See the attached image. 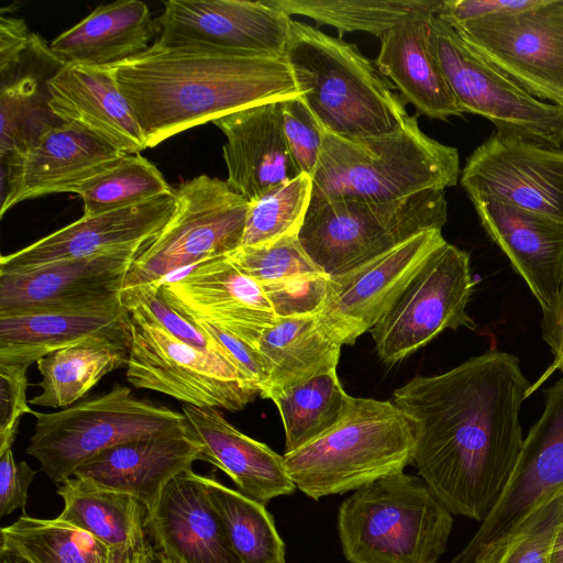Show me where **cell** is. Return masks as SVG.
<instances>
[{"label":"cell","instance_id":"54","mask_svg":"<svg viewBox=\"0 0 563 563\" xmlns=\"http://www.w3.org/2000/svg\"><path fill=\"white\" fill-rule=\"evenodd\" d=\"M132 563H154L153 547H150L143 554L137 556Z\"/></svg>","mask_w":563,"mask_h":563},{"label":"cell","instance_id":"10","mask_svg":"<svg viewBox=\"0 0 563 563\" xmlns=\"http://www.w3.org/2000/svg\"><path fill=\"white\" fill-rule=\"evenodd\" d=\"M429 27L432 52L463 113L487 119L499 134L562 148L563 106L529 95L435 14Z\"/></svg>","mask_w":563,"mask_h":563},{"label":"cell","instance_id":"6","mask_svg":"<svg viewBox=\"0 0 563 563\" xmlns=\"http://www.w3.org/2000/svg\"><path fill=\"white\" fill-rule=\"evenodd\" d=\"M453 522L426 482L404 471L354 490L338 512L350 563H438Z\"/></svg>","mask_w":563,"mask_h":563},{"label":"cell","instance_id":"4","mask_svg":"<svg viewBox=\"0 0 563 563\" xmlns=\"http://www.w3.org/2000/svg\"><path fill=\"white\" fill-rule=\"evenodd\" d=\"M459 151L424 134L417 115L388 135L346 140L324 134L311 202H389L457 184ZM310 202V203H311Z\"/></svg>","mask_w":563,"mask_h":563},{"label":"cell","instance_id":"25","mask_svg":"<svg viewBox=\"0 0 563 563\" xmlns=\"http://www.w3.org/2000/svg\"><path fill=\"white\" fill-rule=\"evenodd\" d=\"M47 88L51 111L62 122L86 129L124 154L147 148L111 66L65 64Z\"/></svg>","mask_w":563,"mask_h":563},{"label":"cell","instance_id":"20","mask_svg":"<svg viewBox=\"0 0 563 563\" xmlns=\"http://www.w3.org/2000/svg\"><path fill=\"white\" fill-rule=\"evenodd\" d=\"M159 289L185 316L217 324L249 344L277 320L263 287L228 256L192 265L169 277Z\"/></svg>","mask_w":563,"mask_h":563},{"label":"cell","instance_id":"21","mask_svg":"<svg viewBox=\"0 0 563 563\" xmlns=\"http://www.w3.org/2000/svg\"><path fill=\"white\" fill-rule=\"evenodd\" d=\"M176 207L175 192L79 220L23 247L2 255L0 274L37 268L133 245H146L164 228Z\"/></svg>","mask_w":563,"mask_h":563},{"label":"cell","instance_id":"23","mask_svg":"<svg viewBox=\"0 0 563 563\" xmlns=\"http://www.w3.org/2000/svg\"><path fill=\"white\" fill-rule=\"evenodd\" d=\"M224 134L230 187L253 202L300 174L283 129L282 100L235 111L212 122Z\"/></svg>","mask_w":563,"mask_h":563},{"label":"cell","instance_id":"30","mask_svg":"<svg viewBox=\"0 0 563 563\" xmlns=\"http://www.w3.org/2000/svg\"><path fill=\"white\" fill-rule=\"evenodd\" d=\"M65 65L32 33L18 62L0 71V159L18 153L60 124L48 106V80Z\"/></svg>","mask_w":563,"mask_h":563},{"label":"cell","instance_id":"17","mask_svg":"<svg viewBox=\"0 0 563 563\" xmlns=\"http://www.w3.org/2000/svg\"><path fill=\"white\" fill-rule=\"evenodd\" d=\"M460 181L483 197L563 223V148L493 133L467 157Z\"/></svg>","mask_w":563,"mask_h":563},{"label":"cell","instance_id":"1","mask_svg":"<svg viewBox=\"0 0 563 563\" xmlns=\"http://www.w3.org/2000/svg\"><path fill=\"white\" fill-rule=\"evenodd\" d=\"M529 388L519 360L492 351L394 391L412 426V463L453 515L482 522L497 504L522 446Z\"/></svg>","mask_w":563,"mask_h":563},{"label":"cell","instance_id":"33","mask_svg":"<svg viewBox=\"0 0 563 563\" xmlns=\"http://www.w3.org/2000/svg\"><path fill=\"white\" fill-rule=\"evenodd\" d=\"M262 355L268 375L262 398L338 367L341 344L316 316L277 318L250 343Z\"/></svg>","mask_w":563,"mask_h":563},{"label":"cell","instance_id":"18","mask_svg":"<svg viewBox=\"0 0 563 563\" xmlns=\"http://www.w3.org/2000/svg\"><path fill=\"white\" fill-rule=\"evenodd\" d=\"M291 18L265 0H168L155 42L235 55L285 57Z\"/></svg>","mask_w":563,"mask_h":563},{"label":"cell","instance_id":"49","mask_svg":"<svg viewBox=\"0 0 563 563\" xmlns=\"http://www.w3.org/2000/svg\"><path fill=\"white\" fill-rule=\"evenodd\" d=\"M540 0H441L435 13L450 25L485 18L488 15L515 12L536 5Z\"/></svg>","mask_w":563,"mask_h":563},{"label":"cell","instance_id":"48","mask_svg":"<svg viewBox=\"0 0 563 563\" xmlns=\"http://www.w3.org/2000/svg\"><path fill=\"white\" fill-rule=\"evenodd\" d=\"M35 474L25 461L15 462L11 449L0 453V517L25 509Z\"/></svg>","mask_w":563,"mask_h":563},{"label":"cell","instance_id":"40","mask_svg":"<svg viewBox=\"0 0 563 563\" xmlns=\"http://www.w3.org/2000/svg\"><path fill=\"white\" fill-rule=\"evenodd\" d=\"M312 178L300 174L250 202L241 246H258L298 235L308 213Z\"/></svg>","mask_w":563,"mask_h":563},{"label":"cell","instance_id":"8","mask_svg":"<svg viewBox=\"0 0 563 563\" xmlns=\"http://www.w3.org/2000/svg\"><path fill=\"white\" fill-rule=\"evenodd\" d=\"M448 219L445 189L389 202L339 199L311 202L298 239L328 276L349 273Z\"/></svg>","mask_w":563,"mask_h":563},{"label":"cell","instance_id":"31","mask_svg":"<svg viewBox=\"0 0 563 563\" xmlns=\"http://www.w3.org/2000/svg\"><path fill=\"white\" fill-rule=\"evenodd\" d=\"M157 26L146 3L118 0L97 7L49 47L65 64L110 66L146 51Z\"/></svg>","mask_w":563,"mask_h":563},{"label":"cell","instance_id":"13","mask_svg":"<svg viewBox=\"0 0 563 563\" xmlns=\"http://www.w3.org/2000/svg\"><path fill=\"white\" fill-rule=\"evenodd\" d=\"M451 26L529 95L563 106V0Z\"/></svg>","mask_w":563,"mask_h":563},{"label":"cell","instance_id":"16","mask_svg":"<svg viewBox=\"0 0 563 563\" xmlns=\"http://www.w3.org/2000/svg\"><path fill=\"white\" fill-rule=\"evenodd\" d=\"M144 246L111 249L25 272L0 274V316L120 306L125 275Z\"/></svg>","mask_w":563,"mask_h":563},{"label":"cell","instance_id":"38","mask_svg":"<svg viewBox=\"0 0 563 563\" xmlns=\"http://www.w3.org/2000/svg\"><path fill=\"white\" fill-rule=\"evenodd\" d=\"M201 479L241 563H287L285 543L264 504L214 477Z\"/></svg>","mask_w":563,"mask_h":563},{"label":"cell","instance_id":"41","mask_svg":"<svg viewBox=\"0 0 563 563\" xmlns=\"http://www.w3.org/2000/svg\"><path fill=\"white\" fill-rule=\"evenodd\" d=\"M228 257L262 286L299 276L324 274L305 252L298 235L265 245L241 246Z\"/></svg>","mask_w":563,"mask_h":563},{"label":"cell","instance_id":"27","mask_svg":"<svg viewBox=\"0 0 563 563\" xmlns=\"http://www.w3.org/2000/svg\"><path fill=\"white\" fill-rule=\"evenodd\" d=\"M200 445L189 434L137 439L108 448L73 476L135 497L147 511L165 485L200 460Z\"/></svg>","mask_w":563,"mask_h":563},{"label":"cell","instance_id":"12","mask_svg":"<svg viewBox=\"0 0 563 563\" xmlns=\"http://www.w3.org/2000/svg\"><path fill=\"white\" fill-rule=\"evenodd\" d=\"M474 286L468 253L449 242L439 247L371 329L380 361L395 365L446 329L474 330L466 310Z\"/></svg>","mask_w":563,"mask_h":563},{"label":"cell","instance_id":"22","mask_svg":"<svg viewBox=\"0 0 563 563\" xmlns=\"http://www.w3.org/2000/svg\"><path fill=\"white\" fill-rule=\"evenodd\" d=\"M145 528L153 549L172 563H241L201 475L192 468L165 485L146 511Z\"/></svg>","mask_w":563,"mask_h":563},{"label":"cell","instance_id":"52","mask_svg":"<svg viewBox=\"0 0 563 563\" xmlns=\"http://www.w3.org/2000/svg\"><path fill=\"white\" fill-rule=\"evenodd\" d=\"M549 563H563V526L554 540Z\"/></svg>","mask_w":563,"mask_h":563},{"label":"cell","instance_id":"44","mask_svg":"<svg viewBox=\"0 0 563 563\" xmlns=\"http://www.w3.org/2000/svg\"><path fill=\"white\" fill-rule=\"evenodd\" d=\"M283 129L290 154L301 173L313 177L325 131L302 98L282 100Z\"/></svg>","mask_w":563,"mask_h":563},{"label":"cell","instance_id":"37","mask_svg":"<svg viewBox=\"0 0 563 563\" xmlns=\"http://www.w3.org/2000/svg\"><path fill=\"white\" fill-rule=\"evenodd\" d=\"M285 432V453L316 440L343 417L351 396L343 389L336 368L274 393Z\"/></svg>","mask_w":563,"mask_h":563},{"label":"cell","instance_id":"36","mask_svg":"<svg viewBox=\"0 0 563 563\" xmlns=\"http://www.w3.org/2000/svg\"><path fill=\"white\" fill-rule=\"evenodd\" d=\"M287 15H302L319 25L382 37L397 24L421 14H435L441 0H265Z\"/></svg>","mask_w":563,"mask_h":563},{"label":"cell","instance_id":"2","mask_svg":"<svg viewBox=\"0 0 563 563\" xmlns=\"http://www.w3.org/2000/svg\"><path fill=\"white\" fill-rule=\"evenodd\" d=\"M110 66L147 147L235 111L301 96L286 57L154 43Z\"/></svg>","mask_w":563,"mask_h":563},{"label":"cell","instance_id":"32","mask_svg":"<svg viewBox=\"0 0 563 563\" xmlns=\"http://www.w3.org/2000/svg\"><path fill=\"white\" fill-rule=\"evenodd\" d=\"M56 486L64 501L58 518L92 534L125 563L151 547L145 538L146 510L135 497L76 476Z\"/></svg>","mask_w":563,"mask_h":563},{"label":"cell","instance_id":"55","mask_svg":"<svg viewBox=\"0 0 563 563\" xmlns=\"http://www.w3.org/2000/svg\"><path fill=\"white\" fill-rule=\"evenodd\" d=\"M153 562L154 563H172L166 556L153 549Z\"/></svg>","mask_w":563,"mask_h":563},{"label":"cell","instance_id":"7","mask_svg":"<svg viewBox=\"0 0 563 563\" xmlns=\"http://www.w3.org/2000/svg\"><path fill=\"white\" fill-rule=\"evenodd\" d=\"M26 453L58 485L101 451L137 439L189 434L183 412L136 397L122 385L54 412L34 411Z\"/></svg>","mask_w":563,"mask_h":563},{"label":"cell","instance_id":"47","mask_svg":"<svg viewBox=\"0 0 563 563\" xmlns=\"http://www.w3.org/2000/svg\"><path fill=\"white\" fill-rule=\"evenodd\" d=\"M189 319L219 346L228 358L252 383L262 397L266 390L268 375L265 362L260 352L253 345L217 324L205 320Z\"/></svg>","mask_w":563,"mask_h":563},{"label":"cell","instance_id":"39","mask_svg":"<svg viewBox=\"0 0 563 563\" xmlns=\"http://www.w3.org/2000/svg\"><path fill=\"white\" fill-rule=\"evenodd\" d=\"M158 168L141 154H126L81 183L75 190L84 202V216L135 206L172 194Z\"/></svg>","mask_w":563,"mask_h":563},{"label":"cell","instance_id":"43","mask_svg":"<svg viewBox=\"0 0 563 563\" xmlns=\"http://www.w3.org/2000/svg\"><path fill=\"white\" fill-rule=\"evenodd\" d=\"M121 303L132 314L157 325L183 343L205 352L220 350L191 319L166 301L159 287L140 290L122 298Z\"/></svg>","mask_w":563,"mask_h":563},{"label":"cell","instance_id":"46","mask_svg":"<svg viewBox=\"0 0 563 563\" xmlns=\"http://www.w3.org/2000/svg\"><path fill=\"white\" fill-rule=\"evenodd\" d=\"M29 366L0 364V453L11 449L21 418L33 410L26 398Z\"/></svg>","mask_w":563,"mask_h":563},{"label":"cell","instance_id":"51","mask_svg":"<svg viewBox=\"0 0 563 563\" xmlns=\"http://www.w3.org/2000/svg\"><path fill=\"white\" fill-rule=\"evenodd\" d=\"M32 33L25 22L13 16L0 19V71L13 66L30 44Z\"/></svg>","mask_w":563,"mask_h":563},{"label":"cell","instance_id":"28","mask_svg":"<svg viewBox=\"0 0 563 563\" xmlns=\"http://www.w3.org/2000/svg\"><path fill=\"white\" fill-rule=\"evenodd\" d=\"M91 340L131 349V312L123 306L91 311L0 316V364L30 367L47 354Z\"/></svg>","mask_w":563,"mask_h":563},{"label":"cell","instance_id":"19","mask_svg":"<svg viewBox=\"0 0 563 563\" xmlns=\"http://www.w3.org/2000/svg\"><path fill=\"white\" fill-rule=\"evenodd\" d=\"M126 155L86 129L62 122L1 161L0 216L13 206L51 194L73 192Z\"/></svg>","mask_w":563,"mask_h":563},{"label":"cell","instance_id":"29","mask_svg":"<svg viewBox=\"0 0 563 563\" xmlns=\"http://www.w3.org/2000/svg\"><path fill=\"white\" fill-rule=\"evenodd\" d=\"M430 15L410 18L383 35L375 65L420 114L448 120L463 115V111L432 52Z\"/></svg>","mask_w":563,"mask_h":563},{"label":"cell","instance_id":"5","mask_svg":"<svg viewBox=\"0 0 563 563\" xmlns=\"http://www.w3.org/2000/svg\"><path fill=\"white\" fill-rule=\"evenodd\" d=\"M413 448L411 422L394 401L351 396L336 424L284 457L296 487L318 500L402 472Z\"/></svg>","mask_w":563,"mask_h":563},{"label":"cell","instance_id":"42","mask_svg":"<svg viewBox=\"0 0 563 563\" xmlns=\"http://www.w3.org/2000/svg\"><path fill=\"white\" fill-rule=\"evenodd\" d=\"M562 526L563 487L534 509L495 563H549Z\"/></svg>","mask_w":563,"mask_h":563},{"label":"cell","instance_id":"34","mask_svg":"<svg viewBox=\"0 0 563 563\" xmlns=\"http://www.w3.org/2000/svg\"><path fill=\"white\" fill-rule=\"evenodd\" d=\"M130 350L106 340H91L47 354L36 362L42 391L35 406L66 408L80 400L102 377L126 365Z\"/></svg>","mask_w":563,"mask_h":563},{"label":"cell","instance_id":"15","mask_svg":"<svg viewBox=\"0 0 563 563\" xmlns=\"http://www.w3.org/2000/svg\"><path fill=\"white\" fill-rule=\"evenodd\" d=\"M445 243L442 230L424 231L349 273L329 277L324 302L316 316L322 329L341 345L354 344Z\"/></svg>","mask_w":563,"mask_h":563},{"label":"cell","instance_id":"24","mask_svg":"<svg viewBox=\"0 0 563 563\" xmlns=\"http://www.w3.org/2000/svg\"><path fill=\"white\" fill-rule=\"evenodd\" d=\"M479 221L542 311L554 303L563 283V223L500 201L470 198Z\"/></svg>","mask_w":563,"mask_h":563},{"label":"cell","instance_id":"26","mask_svg":"<svg viewBox=\"0 0 563 563\" xmlns=\"http://www.w3.org/2000/svg\"><path fill=\"white\" fill-rule=\"evenodd\" d=\"M181 412L200 445V460L224 472L243 495L266 505L295 493L284 455L242 433L217 408L185 404Z\"/></svg>","mask_w":563,"mask_h":563},{"label":"cell","instance_id":"53","mask_svg":"<svg viewBox=\"0 0 563 563\" xmlns=\"http://www.w3.org/2000/svg\"><path fill=\"white\" fill-rule=\"evenodd\" d=\"M1 563H32L27 558L8 548L1 547Z\"/></svg>","mask_w":563,"mask_h":563},{"label":"cell","instance_id":"9","mask_svg":"<svg viewBox=\"0 0 563 563\" xmlns=\"http://www.w3.org/2000/svg\"><path fill=\"white\" fill-rule=\"evenodd\" d=\"M174 192L172 217L134 257L120 299L158 288L192 265L229 256L241 247L250 202L227 180L199 175L181 183Z\"/></svg>","mask_w":563,"mask_h":563},{"label":"cell","instance_id":"14","mask_svg":"<svg viewBox=\"0 0 563 563\" xmlns=\"http://www.w3.org/2000/svg\"><path fill=\"white\" fill-rule=\"evenodd\" d=\"M544 399L497 504L450 563H495L534 509L563 487V378Z\"/></svg>","mask_w":563,"mask_h":563},{"label":"cell","instance_id":"3","mask_svg":"<svg viewBox=\"0 0 563 563\" xmlns=\"http://www.w3.org/2000/svg\"><path fill=\"white\" fill-rule=\"evenodd\" d=\"M285 57L300 97L327 133L346 140L383 136L409 118L390 80L342 38L291 20Z\"/></svg>","mask_w":563,"mask_h":563},{"label":"cell","instance_id":"50","mask_svg":"<svg viewBox=\"0 0 563 563\" xmlns=\"http://www.w3.org/2000/svg\"><path fill=\"white\" fill-rule=\"evenodd\" d=\"M542 336L553 355V362L541 378L530 386L531 395L554 371L563 372V283L558 297L551 308L542 311Z\"/></svg>","mask_w":563,"mask_h":563},{"label":"cell","instance_id":"11","mask_svg":"<svg viewBox=\"0 0 563 563\" xmlns=\"http://www.w3.org/2000/svg\"><path fill=\"white\" fill-rule=\"evenodd\" d=\"M126 379L197 407L243 410L258 395L221 351L197 350L132 314Z\"/></svg>","mask_w":563,"mask_h":563},{"label":"cell","instance_id":"35","mask_svg":"<svg viewBox=\"0 0 563 563\" xmlns=\"http://www.w3.org/2000/svg\"><path fill=\"white\" fill-rule=\"evenodd\" d=\"M1 547L32 563H125L92 534L58 517L42 519L23 514L1 529Z\"/></svg>","mask_w":563,"mask_h":563},{"label":"cell","instance_id":"45","mask_svg":"<svg viewBox=\"0 0 563 563\" xmlns=\"http://www.w3.org/2000/svg\"><path fill=\"white\" fill-rule=\"evenodd\" d=\"M328 279L318 274L261 286L277 318L317 316L325 299Z\"/></svg>","mask_w":563,"mask_h":563}]
</instances>
